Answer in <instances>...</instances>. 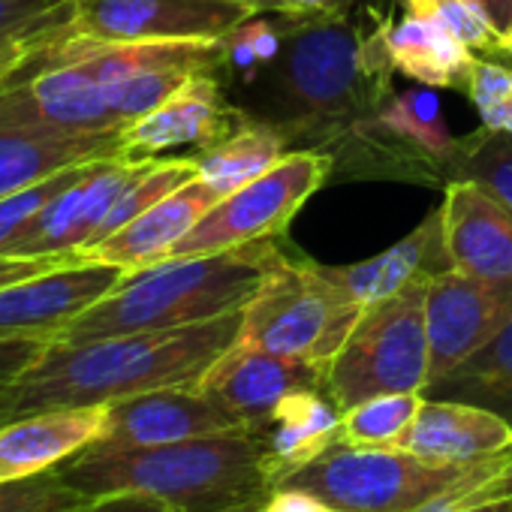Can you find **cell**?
I'll list each match as a JSON object with an SVG mask.
<instances>
[{"label": "cell", "instance_id": "6da1fadb", "mask_svg": "<svg viewBox=\"0 0 512 512\" xmlns=\"http://www.w3.org/2000/svg\"><path fill=\"white\" fill-rule=\"evenodd\" d=\"M380 19L374 7L314 19L284 16V49L238 109L275 127L287 145L314 151L341 145L392 94L395 73L383 55Z\"/></svg>", "mask_w": 512, "mask_h": 512}, {"label": "cell", "instance_id": "7a4b0ae2", "mask_svg": "<svg viewBox=\"0 0 512 512\" xmlns=\"http://www.w3.org/2000/svg\"><path fill=\"white\" fill-rule=\"evenodd\" d=\"M241 311L160 332H130L94 341H52L46 353L0 389L7 419L91 407L169 386H199L205 371L238 341Z\"/></svg>", "mask_w": 512, "mask_h": 512}, {"label": "cell", "instance_id": "3957f363", "mask_svg": "<svg viewBox=\"0 0 512 512\" xmlns=\"http://www.w3.org/2000/svg\"><path fill=\"white\" fill-rule=\"evenodd\" d=\"M58 473L91 500L136 491L175 512H260L278 488V467L263 431L253 425L151 449L88 446Z\"/></svg>", "mask_w": 512, "mask_h": 512}, {"label": "cell", "instance_id": "277c9868", "mask_svg": "<svg viewBox=\"0 0 512 512\" xmlns=\"http://www.w3.org/2000/svg\"><path fill=\"white\" fill-rule=\"evenodd\" d=\"M284 256L287 250L278 238L199 256H166L160 263L127 272L109 296L76 317L55 341L160 332L244 311Z\"/></svg>", "mask_w": 512, "mask_h": 512}, {"label": "cell", "instance_id": "5b68a950", "mask_svg": "<svg viewBox=\"0 0 512 512\" xmlns=\"http://www.w3.org/2000/svg\"><path fill=\"white\" fill-rule=\"evenodd\" d=\"M512 455L485 464H434L404 449L335 443L278 485H293L335 512H419L443 497H467Z\"/></svg>", "mask_w": 512, "mask_h": 512}, {"label": "cell", "instance_id": "8992f818", "mask_svg": "<svg viewBox=\"0 0 512 512\" xmlns=\"http://www.w3.org/2000/svg\"><path fill=\"white\" fill-rule=\"evenodd\" d=\"M362 314L365 308L347 299L317 263L287 253L244 305L238 344L329 368Z\"/></svg>", "mask_w": 512, "mask_h": 512}, {"label": "cell", "instance_id": "52a82bcc", "mask_svg": "<svg viewBox=\"0 0 512 512\" xmlns=\"http://www.w3.org/2000/svg\"><path fill=\"white\" fill-rule=\"evenodd\" d=\"M428 281L416 278L395 296L365 308L326 368V392L341 410L374 395L422 392L428 386Z\"/></svg>", "mask_w": 512, "mask_h": 512}, {"label": "cell", "instance_id": "ba28073f", "mask_svg": "<svg viewBox=\"0 0 512 512\" xmlns=\"http://www.w3.org/2000/svg\"><path fill=\"white\" fill-rule=\"evenodd\" d=\"M335 172V154L299 148L287 151L269 172L220 196L169 256H199L232 250L260 238H278L293 214Z\"/></svg>", "mask_w": 512, "mask_h": 512}, {"label": "cell", "instance_id": "9c48e42d", "mask_svg": "<svg viewBox=\"0 0 512 512\" xmlns=\"http://www.w3.org/2000/svg\"><path fill=\"white\" fill-rule=\"evenodd\" d=\"M461 139L452 136L437 88L419 85L389 94L386 103L368 115L344 142L359 169L401 175L413 181H437L452 169Z\"/></svg>", "mask_w": 512, "mask_h": 512}, {"label": "cell", "instance_id": "30bf717a", "mask_svg": "<svg viewBox=\"0 0 512 512\" xmlns=\"http://www.w3.org/2000/svg\"><path fill=\"white\" fill-rule=\"evenodd\" d=\"M512 323V278H476L458 269L428 281V383L452 371Z\"/></svg>", "mask_w": 512, "mask_h": 512}, {"label": "cell", "instance_id": "8fae6325", "mask_svg": "<svg viewBox=\"0 0 512 512\" xmlns=\"http://www.w3.org/2000/svg\"><path fill=\"white\" fill-rule=\"evenodd\" d=\"M250 16L235 0H73V31L109 43L223 40Z\"/></svg>", "mask_w": 512, "mask_h": 512}, {"label": "cell", "instance_id": "7c38bea8", "mask_svg": "<svg viewBox=\"0 0 512 512\" xmlns=\"http://www.w3.org/2000/svg\"><path fill=\"white\" fill-rule=\"evenodd\" d=\"M127 269L70 260L0 287V338H58L76 317L109 296Z\"/></svg>", "mask_w": 512, "mask_h": 512}, {"label": "cell", "instance_id": "4fadbf2b", "mask_svg": "<svg viewBox=\"0 0 512 512\" xmlns=\"http://www.w3.org/2000/svg\"><path fill=\"white\" fill-rule=\"evenodd\" d=\"M148 160L130 157H100L85 163V169L46 205L34 220L25 238L16 247V256H76L100 229L118 196L151 166Z\"/></svg>", "mask_w": 512, "mask_h": 512}, {"label": "cell", "instance_id": "5bb4252c", "mask_svg": "<svg viewBox=\"0 0 512 512\" xmlns=\"http://www.w3.org/2000/svg\"><path fill=\"white\" fill-rule=\"evenodd\" d=\"M244 419L205 395L199 386H169L109 404V419L97 449H151L205 434L241 428Z\"/></svg>", "mask_w": 512, "mask_h": 512}, {"label": "cell", "instance_id": "9a60e30c", "mask_svg": "<svg viewBox=\"0 0 512 512\" xmlns=\"http://www.w3.org/2000/svg\"><path fill=\"white\" fill-rule=\"evenodd\" d=\"M241 121L244 112L226 100L214 73H199L169 94L154 112L124 127L121 157L148 160L178 148H193V157H199L238 130Z\"/></svg>", "mask_w": 512, "mask_h": 512}, {"label": "cell", "instance_id": "2e32d148", "mask_svg": "<svg viewBox=\"0 0 512 512\" xmlns=\"http://www.w3.org/2000/svg\"><path fill=\"white\" fill-rule=\"evenodd\" d=\"M199 389L235 416H241L244 425H260L290 392L326 389V368L302 359L263 353L235 341L205 371Z\"/></svg>", "mask_w": 512, "mask_h": 512}, {"label": "cell", "instance_id": "e0dca14e", "mask_svg": "<svg viewBox=\"0 0 512 512\" xmlns=\"http://www.w3.org/2000/svg\"><path fill=\"white\" fill-rule=\"evenodd\" d=\"M443 241L452 269L476 278H512V208L470 178L446 181Z\"/></svg>", "mask_w": 512, "mask_h": 512}, {"label": "cell", "instance_id": "ac0fdd59", "mask_svg": "<svg viewBox=\"0 0 512 512\" xmlns=\"http://www.w3.org/2000/svg\"><path fill=\"white\" fill-rule=\"evenodd\" d=\"M109 419V404L55 407L16 416L0 425V482L61 467L94 446Z\"/></svg>", "mask_w": 512, "mask_h": 512}, {"label": "cell", "instance_id": "d6986e66", "mask_svg": "<svg viewBox=\"0 0 512 512\" xmlns=\"http://www.w3.org/2000/svg\"><path fill=\"white\" fill-rule=\"evenodd\" d=\"M395 449L434 464H485L512 455V428L485 407L425 398Z\"/></svg>", "mask_w": 512, "mask_h": 512}, {"label": "cell", "instance_id": "ffe728a7", "mask_svg": "<svg viewBox=\"0 0 512 512\" xmlns=\"http://www.w3.org/2000/svg\"><path fill=\"white\" fill-rule=\"evenodd\" d=\"M217 199L220 196L196 175L193 181H187L184 187H178L175 193H169L166 199H160L157 205H151L148 211L133 217L127 226L112 232L106 241H100L76 256L79 260H91V263L118 266L127 272L160 263Z\"/></svg>", "mask_w": 512, "mask_h": 512}, {"label": "cell", "instance_id": "44dd1931", "mask_svg": "<svg viewBox=\"0 0 512 512\" xmlns=\"http://www.w3.org/2000/svg\"><path fill=\"white\" fill-rule=\"evenodd\" d=\"M323 275L359 308L377 305L395 296L416 278H434L452 269L449 250L443 241L440 208H434L410 235H404L389 250L353 266H320Z\"/></svg>", "mask_w": 512, "mask_h": 512}, {"label": "cell", "instance_id": "7402d4cb", "mask_svg": "<svg viewBox=\"0 0 512 512\" xmlns=\"http://www.w3.org/2000/svg\"><path fill=\"white\" fill-rule=\"evenodd\" d=\"M380 43L392 73L428 88L467 91L476 55L434 16L401 10V19H380Z\"/></svg>", "mask_w": 512, "mask_h": 512}, {"label": "cell", "instance_id": "603a6c76", "mask_svg": "<svg viewBox=\"0 0 512 512\" xmlns=\"http://www.w3.org/2000/svg\"><path fill=\"white\" fill-rule=\"evenodd\" d=\"M121 154V133L85 136L43 127H0V196L25 190L61 169Z\"/></svg>", "mask_w": 512, "mask_h": 512}, {"label": "cell", "instance_id": "cb8c5ba5", "mask_svg": "<svg viewBox=\"0 0 512 512\" xmlns=\"http://www.w3.org/2000/svg\"><path fill=\"white\" fill-rule=\"evenodd\" d=\"M341 416L344 410L326 389H299L290 392L269 419L253 425L266 437L269 455L278 467V482L341 440Z\"/></svg>", "mask_w": 512, "mask_h": 512}, {"label": "cell", "instance_id": "d4e9b609", "mask_svg": "<svg viewBox=\"0 0 512 512\" xmlns=\"http://www.w3.org/2000/svg\"><path fill=\"white\" fill-rule=\"evenodd\" d=\"M422 395L485 407L512 428V323L452 371L431 380Z\"/></svg>", "mask_w": 512, "mask_h": 512}, {"label": "cell", "instance_id": "484cf974", "mask_svg": "<svg viewBox=\"0 0 512 512\" xmlns=\"http://www.w3.org/2000/svg\"><path fill=\"white\" fill-rule=\"evenodd\" d=\"M284 154H287V139L275 127L244 115L238 130H232L223 142H217L214 148L196 157V166H199V178L217 196H226L250 184L253 178H260L263 172H269Z\"/></svg>", "mask_w": 512, "mask_h": 512}, {"label": "cell", "instance_id": "4316f807", "mask_svg": "<svg viewBox=\"0 0 512 512\" xmlns=\"http://www.w3.org/2000/svg\"><path fill=\"white\" fill-rule=\"evenodd\" d=\"M425 395L422 392H389L374 395L341 416V440L347 446H371V449H395L410 422L416 419Z\"/></svg>", "mask_w": 512, "mask_h": 512}, {"label": "cell", "instance_id": "83f0119b", "mask_svg": "<svg viewBox=\"0 0 512 512\" xmlns=\"http://www.w3.org/2000/svg\"><path fill=\"white\" fill-rule=\"evenodd\" d=\"M199 175L196 157H169V160H151V166L118 196V202L112 205V211L106 214V220L100 223L97 235L82 247H94L100 241H106L112 232H118L121 226H127L133 217H139L142 211H148L151 205H157L160 199H166L169 193H175L178 187H184L187 181H193ZM79 250V253H82Z\"/></svg>", "mask_w": 512, "mask_h": 512}, {"label": "cell", "instance_id": "f1b7e54d", "mask_svg": "<svg viewBox=\"0 0 512 512\" xmlns=\"http://www.w3.org/2000/svg\"><path fill=\"white\" fill-rule=\"evenodd\" d=\"M452 178H470L512 208V139L485 127L464 136L449 169Z\"/></svg>", "mask_w": 512, "mask_h": 512}, {"label": "cell", "instance_id": "f546056e", "mask_svg": "<svg viewBox=\"0 0 512 512\" xmlns=\"http://www.w3.org/2000/svg\"><path fill=\"white\" fill-rule=\"evenodd\" d=\"M85 169L82 166H70L61 169L25 190H16L10 196H0V256H16L19 241L25 238V232L34 226V220L46 211V205Z\"/></svg>", "mask_w": 512, "mask_h": 512}, {"label": "cell", "instance_id": "4dcf8cb0", "mask_svg": "<svg viewBox=\"0 0 512 512\" xmlns=\"http://www.w3.org/2000/svg\"><path fill=\"white\" fill-rule=\"evenodd\" d=\"M88 500L91 497L79 494L61 479L58 467L0 482V512H79Z\"/></svg>", "mask_w": 512, "mask_h": 512}, {"label": "cell", "instance_id": "1f68e13d", "mask_svg": "<svg viewBox=\"0 0 512 512\" xmlns=\"http://www.w3.org/2000/svg\"><path fill=\"white\" fill-rule=\"evenodd\" d=\"M398 7L434 16L470 52H485V58H494L500 49V34L491 28V22L470 4V0H398Z\"/></svg>", "mask_w": 512, "mask_h": 512}, {"label": "cell", "instance_id": "d6a6232c", "mask_svg": "<svg viewBox=\"0 0 512 512\" xmlns=\"http://www.w3.org/2000/svg\"><path fill=\"white\" fill-rule=\"evenodd\" d=\"M73 22V7L61 16H52L46 22H37L25 31H16V34H7L0 37V70H10V67H19L31 58H37L40 52H46Z\"/></svg>", "mask_w": 512, "mask_h": 512}, {"label": "cell", "instance_id": "836d02e7", "mask_svg": "<svg viewBox=\"0 0 512 512\" xmlns=\"http://www.w3.org/2000/svg\"><path fill=\"white\" fill-rule=\"evenodd\" d=\"M70 7L73 0H0V37L25 31L52 16H61Z\"/></svg>", "mask_w": 512, "mask_h": 512}, {"label": "cell", "instance_id": "e575fe53", "mask_svg": "<svg viewBox=\"0 0 512 512\" xmlns=\"http://www.w3.org/2000/svg\"><path fill=\"white\" fill-rule=\"evenodd\" d=\"M52 344V338H0V389L16 383Z\"/></svg>", "mask_w": 512, "mask_h": 512}, {"label": "cell", "instance_id": "d590c367", "mask_svg": "<svg viewBox=\"0 0 512 512\" xmlns=\"http://www.w3.org/2000/svg\"><path fill=\"white\" fill-rule=\"evenodd\" d=\"M79 512H175L169 503L151 497V494H136V491H121V494H103L88 500Z\"/></svg>", "mask_w": 512, "mask_h": 512}, {"label": "cell", "instance_id": "8d00e7d4", "mask_svg": "<svg viewBox=\"0 0 512 512\" xmlns=\"http://www.w3.org/2000/svg\"><path fill=\"white\" fill-rule=\"evenodd\" d=\"M70 260H76V256H43V260H34V256H0V287L40 275L55 266H64Z\"/></svg>", "mask_w": 512, "mask_h": 512}, {"label": "cell", "instance_id": "74e56055", "mask_svg": "<svg viewBox=\"0 0 512 512\" xmlns=\"http://www.w3.org/2000/svg\"><path fill=\"white\" fill-rule=\"evenodd\" d=\"M260 512H335V509H332V506H326L323 500H317L314 494L302 491V488L278 485Z\"/></svg>", "mask_w": 512, "mask_h": 512}, {"label": "cell", "instance_id": "f35d334b", "mask_svg": "<svg viewBox=\"0 0 512 512\" xmlns=\"http://www.w3.org/2000/svg\"><path fill=\"white\" fill-rule=\"evenodd\" d=\"M359 4L362 0H278V16H287V19L338 16V13H347Z\"/></svg>", "mask_w": 512, "mask_h": 512}, {"label": "cell", "instance_id": "ab89813d", "mask_svg": "<svg viewBox=\"0 0 512 512\" xmlns=\"http://www.w3.org/2000/svg\"><path fill=\"white\" fill-rule=\"evenodd\" d=\"M509 497H512V458L491 479H485L479 488H473L467 497H461V503L479 506V503H497V500H509Z\"/></svg>", "mask_w": 512, "mask_h": 512}, {"label": "cell", "instance_id": "60d3db41", "mask_svg": "<svg viewBox=\"0 0 512 512\" xmlns=\"http://www.w3.org/2000/svg\"><path fill=\"white\" fill-rule=\"evenodd\" d=\"M470 4L491 22L500 37L512 34V0H470Z\"/></svg>", "mask_w": 512, "mask_h": 512}, {"label": "cell", "instance_id": "b9f144b4", "mask_svg": "<svg viewBox=\"0 0 512 512\" xmlns=\"http://www.w3.org/2000/svg\"><path fill=\"white\" fill-rule=\"evenodd\" d=\"M419 512H512V497L509 500H497V503H479V506H470V503H461L458 497H443Z\"/></svg>", "mask_w": 512, "mask_h": 512}, {"label": "cell", "instance_id": "7bdbcfd3", "mask_svg": "<svg viewBox=\"0 0 512 512\" xmlns=\"http://www.w3.org/2000/svg\"><path fill=\"white\" fill-rule=\"evenodd\" d=\"M479 121H482L485 130H494V133H503V136L512 139V103H500V106L482 109Z\"/></svg>", "mask_w": 512, "mask_h": 512}, {"label": "cell", "instance_id": "ee69618b", "mask_svg": "<svg viewBox=\"0 0 512 512\" xmlns=\"http://www.w3.org/2000/svg\"><path fill=\"white\" fill-rule=\"evenodd\" d=\"M235 4H244L256 13H278V0H235Z\"/></svg>", "mask_w": 512, "mask_h": 512}, {"label": "cell", "instance_id": "f6af8a7d", "mask_svg": "<svg viewBox=\"0 0 512 512\" xmlns=\"http://www.w3.org/2000/svg\"><path fill=\"white\" fill-rule=\"evenodd\" d=\"M40 55H43V52H40ZM31 61H34V58H31ZM31 61L19 64V67H10V70H0V91H4V88H7V85H10V82H13V79H16V76H19V73H22V70L31 64Z\"/></svg>", "mask_w": 512, "mask_h": 512}, {"label": "cell", "instance_id": "bcb514c9", "mask_svg": "<svg viewBox=\"0 0 512 512\" xmlns=\"http://www.w3.org/2000/svg\"><path fill=\"white\" fill-rule=\"evenodd\" d=\"M497 55H506V58H512V34L500 37V49H497Z\"/></svg>", "mask_w": 512, "mask_h": 512}, {"label": "cell", "instance_id": "7dc6e473", "mask_svg": "<svg viewBox=\"0 0 512 512\" xmlns=\"http://www.w3.org/2000/svg\"><path fill=\"white\" fill-rule=\"evenodd\" d=\"M4 422H10V419H7V413H4V410H0V425H4Z\"/></svg>", "mask_w": 512, "mask_h": 512}]
</instances>
